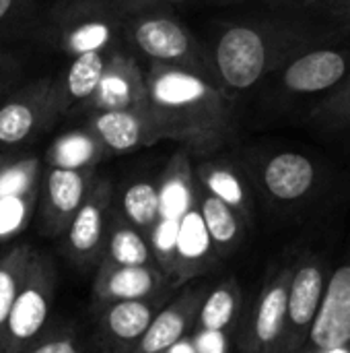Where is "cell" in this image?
Wrapping results in <instances>:
<instances>
[{
	"mask_svg": "<svg viewBox=\"0 0 350 353\" xmlns=\"http://www.w3.org/2000/svg\"><path fill=\"white\" fill-rule=\"evenodd\" d=\"M307 8H314L320 14L338 21L350 8V0H311V4Z\"/></svg>",
	"mask_w": 350,
	"mask_h": 353,
	"instance_id": "obj_36",
	"label": "cell"
},
{
	"mask_svg": "<svg viewBox=\"0 0 350 353\" xmlns=\"http://www.w3.org/2000/svg\"><path fill=\"white\" fill-rule=\"evenodd\" d=\"M196 201L194 157L188 149L173 151L163 172L159 174V217L151 230V246L159 269L169 277L175 267V248L182 221Z\"/></svg>",
	"mask_w": 350,
	"mask_h": 353,
	"instance_id": "obj_7",
	"label": "cell"
},
{
	"mask_svg": "<svg viewBox=\"0 0 350 353\" xmlns=\"http://www.w3.org/2000/svg\"><path fill=\"white\" fill-rule=\"evenodd\" d=\"M101 263L124 265V267L157 265L149 236L144 232H140L134 223H130L116 205L111 211L107 242H105V254H103Z\"/></svg>",
	"mask_w": 350,
	"mask_h": 353,
	"instance_id": "obj_25",
	"label": "cell"
},
{
	"mask_svg": "<svg viewBox=\"0 0 350 353\" xmlns=\"http://www.w3.org/2000/svg\"><path fill=\"white\" fill-rule=\"evenodd\" d=\"M126 14L111 0H54L47 8L37 48L66 58L111 50L124 43Z\"/></svg>",
	"mask_w": 350,
	"mask_h": 353,
	"instance_id": "obj_3",
	"label": "cell"
},
{
	"mask_svg": "<svg viewBox=\"0 0 350 353\" xmlns=\"http://www.w3.org/2000/svg\"><path fill=\"white\" fill-rule=\"evenodd\" d=\"M196 182L208 190L212 196L235 209L248 225L254 219V196L250 186V176L239 161L229 157H200L194 161Z\"/></svg>",
	"mask_w": 350,
	"mask_h": 353,
	"instance_id": "obj_21",
	"label": "cell"
},
{
	"mask_svg": "<svg viewBox=\"0 0 350 353\" xmlns=\"http://www.w3.org/2000/svg\"><path fill=\"white\" fill-rule=\"evenodd\" d=\"M19 155H23V153H17V155H0V174H2L4 168H6L8 163H12Z\"/></svg>",
	"mask_w": 350,
	"mask_h": 353,
	"instance_id": "obj_38",
	"label": "cell"
},
{
	"mask_svg": "<svg viewBox=\"0 0 350 353\" xmlns=\"http://www.w3.org/2000/svg\"><path fill=\"white\" fill-rule=\"evenodd\" d=\"M194 341H196L198 353H227L229 333H215V331L196 329Z\"/></svg>",
	"mask_w": 350,
	"mask_h": 353,
	"instance_id": "obj_34",
	"label": "cell"
},
{
	"mask_svg": "<svg viewBox=\"0 0 350 353\" xmlns=\"http://www.w3.org/2000/svg\"><path fill=\"white\" fill-rule=\"evenodd\" d=\"M350 74L349 35L316 46L272 72L262 85L276 103L299 99H322Z\"/></svg>",
	"mask_w": 350,
	"mask_h": 353,
	"instance_id": "obj_6",
	"label": "cell"
},
{
	"mask_svg": "<svg viewBox=\"0 0 350 353\" xmlns=\"http://www.w3.org/2000/svg\"><path fill=\"white\" fill-rule=\"evenodd\" d=\"M301 4H303V6H309V4H311V0H301Z\"/></svg>",
	"mask_w": 350,
	"mask_h": 353,
	"instance_id": "obj_41",
	"label": "cell"
},
{
	"mask_svg": "<svg viewBox=\"0 0 350 353\" xmlns=\"http://www.w3.org/2000/svg\"><path fill=\"white\" fill-rule=\"evenodd\" d=\"M349 29V23L336 19H239L223 25L215 33L206 54L217 83L235 99L262 85L295 56L347 37Z\"/></svg>",
	"mask_w": 350,
	"mask_h": 353,
	"instance_id": "obj_1",
	"label": "cell"
},
{
	"mask_svg": "<svg viewBox=\"0 0 350 353\" xmlns=\"http://www.w3.org/2000/svg\"><path fill=\"white\" fill-rule=\"evenodd\" d=\"M126 17L138 10H146V8H167L171 4H179V2H188V0H111Z\"/></svg>",
	"mask_w": 350,
	"mask_h": 353,
	"instance_id": "obj_35",
	"label": "cell"
},
{
	"mask_svg": "<svg viewBox=\"0 0 350 353\" xmlns=\"http://www.w3.org/2000/svg\"><path fill=\"white\" fill-rule=\"evenodd\" d=\"M243 308L241 285L235 277L223 279L219 285L210 288L202 304L196 329L215 333H233L239 325Z\"/></svg>",
	"mask_w": 350,
	"mask_h": 353,
	"instance_id": "obj_26",
	"label": "cell"
},
{
	"mask_svg": "<svg viewBox=\"0 0 350 353\" xmlns=\"http://www.w3.org/2000/svg\"><path fill=\"white\" fill-rule=\"evenodd\" d=\"M307 120L330 130L350 128V74L309 110Z\"/></svg>",
	"mask_w": 350,
	"mask_h": 353,
	"instance_id": "obj_30",
	"label": "cell"
},
{
	"mask_svg": "<svg viewBox=\"0 0 350 353\" xmlns=\"http://www.w3.org/2000/svg\"><path fill=\"white\" fill-rule=\"evenodd\" d=\"M167 353H198V347H196L194 337L186 335V337H184V339H179L173 347H169Z\"/></svg>",
	"mask_w": 350,
	"mask_h": 353,
	"instance_id": "obj_37",
	"label": "cell"
},
{
	"mask_svg": "<svg viewBox=\"0 0 350 353\" xmlns=\"http://www.w3.org/2000/svg\"><path fill=\"white\" fill-rule=\"evenodd\" d=\"M338 21H342V23H349L350 25V8L347 10V12H344V14H342V17H340V19H338Z\"/></svg>",
	"mask_w": 350,
	"mask_h": 353,
	"instance_id": "obj_40",
	"label": "cell"
},
{
	"mask_svg": "<svg viewBox=\"0 0 350 353\" xmlns=\"http://www.w3.org/2000/svg\"><path fill=\"white\" fill-rule=\"evenodd\" d=\"M23 353H85L80 341L66 331L50 333L43 337H37Z\"/></svg>",
	"mask_w": 350,
	"mask_h": 353,
	"instance_id": "obj_33",
	"label": "cell"
},
{
	"mask_svg": "<svg viewBox=\"0 0 350 353\" xmlns=\"http://www.w3.org/2000/svg\"><path fill=\"white\" fill-rule=\"evenodd\" d=\"M39 186L23 194L0 196V244L17 238L31 221L37 211Z\"/></svg>",
	"mask_w": 350,
	"mask_h": 353,
	"instance_id": "obj_31",
	"label": "cell"
},
{
	"mask_svg": "<svg viewBox=\"0 0 350 353\" xmlns=\"http://www.w3.org/2000/svg\"><path fill=\"white\" fill-rule=\"evenodd\" d=\"M124 43L146 64L188 68L217 81L206 48L167 8H146L126 17Z\"/></svg>",
	"mask_w": 350,
	"mask_h": 353,
	"instance_id": "obj_4",
	"label": "cell"
},
{
	"mask_svg": "<svg viewBox=\"0 0 350 353\" xmlns=\"http://www.w3.org/2000/svg\"><path fill=\"white\" fill-rule=\"evenodd\" d=\"M27 43H0V85H19L27 81Z\"/></svg>",
	"mask_w": 350,
	"mask_h": 353,
	"instance_id": "obj_32",
	"label": "cell"
},
{
	"mask_svg": "<svg viewBox=\"0 0 350 353\" xmlns=\"http://www.w3.org/2000/svg\"><path fill=\"white\" fill-rule=\"evenodd\" d=\"M350 345V259L328 279L320 314L303 353H330Z\"/></svg>",
	"mask_w": 350,
	"mask_h": 353,
	"instance_id": "obj_17",
	"label": "cell"
},
{
	"mask_svg": "<svg viewBox=\"0 0 350 353\" xmlns=\"http://www.w3.org/2000/svg\"><path fill=\"white\" fill-rule=\"evenodd\" d=\"M208 292L210 285L200 279L186 283L179 294L159 310L134 353H167L169 347L190 333L192 327H196Z\"/></svg>",
	"mask_w": 350,
	"mask_h": 353,
	"instance_id": "obj_16",
	"label": "cell"
},
{
	"mask_svg": "<svg viewBox=\"0 0 350 353\" xmlns=\"http://www.w3.org/2000/svg\"><path fill=\"white\" fill-rule=\"evenodd\" d=\"M173 290L169 277L157 265L144 267H124L101 263L93 281V302L95 308H101L111 302L124 300H144L157 298Z\"/></svg>",
	"mask_w": 350,
	"mask_h": 353,
	"instance_id": "obj_18",
	"label": "cell"
},
{
	"mask_svg": "<svg viewBox=\"0 0 350 353\" xmlns=\"http://www.w3.org/2000/svg\"><path fill=\"white\" fill-rule=\"evenodd\" d=\"M14 87H17V85H0V99H2L10 89H14Z\"/></svg>",
	"mask_w": 350,
	"mask_h": 353,
	"instance_id": "obj_39",
	"label": "cell"
},
{
	"mask_svg": "<svg viewBox=\"0 0 350 353\" xmlns=\"http://www.w3.org/2000/svg\"><path fill=\"white\" fill-rule=\"evenodd\" d=\"M85 124L95 132L107 151V157L128 155L138 149L155 145L153 124L144 108L101 110L83 116Z\"/></svg>",
	"mask_w": 350,
	"mask_h": 353,
	"instance_id": "obj_19",
	"label": "cell"
},
{
	"mask_svg": "<svg viewBox=\"0 0 350 353\" xmlns=\"http://www.w3.org/2000/svg\"><path fill=\"white\" fill-rule=\"evenodd\" d=\"M116 205V184L107 176H97L87 201L74 215L64 238L68 261L80 269L99 267L105 254L107 230Z\"/></svg>",
	"mask_w": 350,
	"mask_h": 353,
	"instance_id": "obj_11",
	"label": "cell"
},
{
	"mask_svg": "<svg viewBox=\"0 0 350 353\" xmlns=\"http://www.w3.org/2000/svg\"><path fill=\"white\" fill-rule=\"evenodd\" d=\"M97 176V170H66L43 163L37 196L41 234L50 238L66 234L74 215L87 201Z\"/></svg>",
	"mask_w": 350,
	"mask_h": 353,
	"instance_id": "obj_12",
	"label": "cell"
},
{
	"mask_svg": "<svg viewBox=\"0 0 350 353\" xmlns=\"http://www.w3.org/2000/svg\"><path fill=\"white\" fill-rule=\"evenodd\" d=\"M103 159H107V151L85 122L56 134L43 153L45 165L66 170H97Z\"/></svg>",
	"mask_w": 350,
	"mask_h": 353,
	"instance_id": "obj_23",
	"label": "cell"
},
{
	"mask_svg": "<svg viewBox=\"0 0 350 353\" xmlns=\"http://www.w3.org/2000/svg\"><path fill=\"white\" fill-rule=\"evenodd\" d=\"M47 8L43 0H0V43H37Z\"/></svg>",
	"mask_w": 350,
	"mask_h": 353,
	"instance_id": "obj_28",
	"label": "cell"
},
{
	"mask_svg": "<svg viewBox=\"0 0 350 353\" xmlns=\"http://www.w3.org/2000/svg\"><path fill=\"white\" fill-rule=\"evenodd\" d=\"M173 292L144 300L111 302L97 310L99 343L107 353H134L159 310L171 300Z\"/></svg>",
	"mask_w": 350,
	"mask_h": 353,
	"instance_id": "obj_15",
	"label": "cell"
},
{
	"mask_svg": "<svg viewBox=\"0 0 350 353\" xmlns=\"http://www.w3.org/2000/svg\"><path fill=\"white\" fill-rule=\"evenodd\" d=\"M56 296V267L43 252H33L23 285L8 316L2 353H23L43 331Z\"/></svg>",
	"mask_w": 350,
	"mask_h": 353,
	"instance_id": "obj_8",
	"label": "cell"
},
{
	"mask_svg": "<svg viewBox=\"0 0 350 353\" xmlns=\"http://www.w3.org/2000/svg\"><path fill=\"white\" fill-rule=\"evenodd\" d=\"M146 105V77L140 58L126 46L113 48L105 72L93 93V97L83 105L78 116L101 110H124V108H144Z\"/></svg>",
	"mask_w": 350,
	"mask_h": 353,
	"instance_id": "obj_14",
	"label": "cell"
},
{
	"mask_svg": "<svg viewBox=\"0 0 350 353\" xmlns=\"http://www.w3.org/2000/svg\"><path fill=\"white\" fill-rule=\"evenodd\" d=\"M33 252H35V248L31 244L21 242V244L12 246L0 259V353H2V345H4L8 316H10V310L19 296V290L23 285V279H25V273L33 259Z\"/></svg>",
	"mask_w": 350,
	"mask_h": 353,
	"instance_id": "obj_29",
	"label": "cell"
},
{
	"mask_svg": "<svg viewBox=\"0 0 350 353\" xmlns=\"http://www.w3.org/2000/svg\"><path fill=\"white\" fill-rule=\"evenodd\" d=\"M144 77L155 143L175 141L200 159L237 141L235 103L217 81L165 64H146Z\"/></svg>",
	"mask_w": 350,
	"mask_h": 353,
	"instance_id": "obj_2",
	"label": "cell"
},
{
	"mask_svg": "<svg viewBox=\"0 0 350 353\" xmlns=\"http://www.w3.org/2000/svg\"><path fill=\"white\" fill-rule=\"evenodd\" d=\"M116 207L130 223L151 236L159 217V176H136L120 190L116 188Z\"/></svg>",
	"mask_w": 350,
	"mask_h": 353,
	"instance_id": "obj_27",
	"label": "cell"
},
{
	"mask_svg": "<svg viewBox=\"0 0 350 353\" xmlns=\"http://www.w3.org/2000/svg\"><path fill=\"white\" fill-rule=\"evenodd\" d=\"M248 176L276 205H299L318 186V165L297 151H258L241 163Z\"/></svg>",
	"mask_w": 350,
	"mask_h": 353,
	"instance_id": "obj_10",
	"label": "cell"
},
{
	"mask_svg": "<svg viewBox=\"0 0 350 353\" xmlns=\"http://www.w3.org/2000/svg\"><path fill=\"white\" fill-rule=\"evenodd\" d=\"M324 261L314 252L295 259V273L289 290V314L283 353H303L326 294Z\"/></svg>",
	"mask_w": 350,
	"mask_h": 353,
	"instance_id": "obj_13",
	"label": "cell"
},
{
	"mask_svg": "<svg viewBox=\"0 0 350 353\" xmlns=\"http://www.w3.org/2000/svg\"><path fill=\"white\" fill-rule=\"evenodd\" d=\"M111 52L113 48L68 58V64L56 72V89H58L62 120L78 116L83 105L93 97L105 72Z\"/></svg>",
	"mask_w": 350,
	"mask_h": 353,
	"instance_id": "obj_22",
	"label": "cell"
},
{
	"mask_svg": "<svg viewBox=\"0 0 350 353\" xmlns=\"http://www.w3.org/2000/svg\"><path fill=\"white\" fill-rule=\"evenodd\" d=\"M221 256L210 240L206 223L202 219L200 207L194 201L192 209L182 221L177 248H175V267L171 275L173 290H182L186 283L200 279L202 275L217 269Z\"/></svg>",
	"mask_w": 350,
	"mask_h": 353,
	"instance_id": "obj_20",
	"label": "cell"
},
{
	"mask_svg": "<svg viewBox=\"0 0 350 353\" xmlns=\"http://www.w3.org/2000/svg\"><path fill=\"white\" fill-rule=\"evenodd\" d=\"M196 203L221 259H229L245 238L248 221L221 199L212 196L196 182Z\"/></svg>",
	"mask_w": 350,
	"mask_h": 353,
	"instance_id": "obj_24",
	"label": "cell"
},
{
	"mask_svg": "<svg viewBox=\"0 0 350 353\" xmlns=\"http://www.w3.org/2000/svg\"><path fill=\"white\" fill-rule=\"evenodd\" d=\"M60 122L56 72L29 77L0 99V155L25 153Z\"/></svg>",
	"mask_w": 350,
	"mask_h": 353,
	"instance_id": "obj_5",
	"label": "cell"
},
{
	"mask_svg": "<svg viewBox=\"0 0 350 353\" xmlns=\"http://www.w3.org/2000/svg\"><path fill=\"white\" fill-rule=\"evenodd\" d=\"M293 273L295 261L281 267L262 288L250 316L237 333V347L241 353H283Z\"/></svg>",
	"mask_w": 350,
	"mask_h": 353,
	"instance_id": "obj_9",
	"label": "cell"
}]
</instances>
